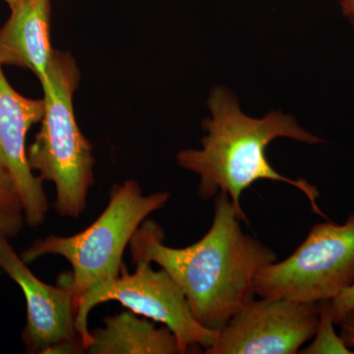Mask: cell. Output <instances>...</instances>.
<instances>
[{
	"instance_id": "obj_1",
	"label": "cell",
	"mask_w": 354,
	"mask_h": 354,
	"mask_svg": "<svg viewBox=\"0 0 354 354\" xmlns=\"http://www.w3.org/2000/svg\"><path fill=\"white\" fill-rule=\"evenodd\" d=\"M241 221L228 195L218 192L213 223L199 241L184 248L165 245L162 227L146 220L130 241L132 261L157 263L169 272L198 322L221 332L255 298L260 270L278 259L272 249L242 232Z\"/></svg>"
},
{
	"instance_id": "obj_2",
	"label": "cell",
	"mask_w": 354,
	"mask_h": 354,
	"mask_svg": "<svg viewBox=\"0 0 354 354\" xmlns=\"http://www.w3.org/2000/svg\"><path fill=\"white\" fill-rule=\"evenodd\" d=\"M212 118L203 121L208 134L201 140V150H183L177 162L184 169L195 172L201 179L198 195L211 199L218 192L228 195L242 221H247L241 197L256 181H281L301 191L308 198L312 209L328 220L319 208V191L304 179H290L279 174L266 156V149L276 138L285 137L309 145L323 140L298 125L291 115L272 111L263 118H249L242 113L236 97L230 90L216 87L208 100Z\"/></svg>"
},
{
	"instance_id": "obj_3",
	"label": "cell",
	"mask_w": 354,
	"mask_h": 354,
	"mask_svg": "<svg viewBox=\"0 0 354 354\" xmlns=\"http://www.w3.org/2000/svg\"><path fill=\"white\" fill-rule=\"evenodd\" d=\"M80 71L67 51L55 50L50 82L41 86L44 113L35 141L27 149L28 162L43 180L55 183V208L64 218H79L87 207L94 184L93 146L77 123L73 95Z\"/></svg>"
},
{
	"instance_id": "obj_4",
	"label": "cell",
	"mask_w": 354,
	"mask_h": 354,
	"mask_svg": "<svg viewBox=\"0 0 354 354\" xmlns=\"http://www.w3.org/2000/svg\"><path fill=\"white\" fill-rule=\"evenodd\" d=\"M169 192L144 195L136 181L115 184L108 206L83 232L71 236L48 235L37 239L21 254L26 264L44 256H62L72 267L75 307L88 290L120 274L123 254L133 235L151 214L167 204Z\"/></svg>"
},
{
	"instance_id": "obj_5",
	"label": "cell",
	"mask_w": 354,
	"mask_h": 354,
	"mask_svg": "<svg viewBox=\"0 0 354 354\" xmlns=\"http://www.w3.org/2000/svg\"><path fill=\"white\" fill-rule=\"evenodd\" d=\"M353 285L354 214L342 225H314L290 257L260 270L254 290L260 297L318 304Z\"/></svg>"
},
{
	"instance_id": "obj_6",
	"label": "cell",
	"mask_w": 354,
	"mask_h": 354,
	"mask_svg": "<svg viewBox=\"0 0 354 354\" xmlns=\"http://www.w3.org/2000/svg\"><path fill=\"white\" fill-rule=\"evenodd\" d=\"M136 270L131 274L125 264L113 281L88 290L77 307V328L86 351L90 344L88 317L93 308L108 301L120 302L125 308L153 322L164 324L178 341L180 353L191 349L213 346L218 341V330L203 327L193 316L183 291L165 269L156 271L152 263L134 262Z\"/></svg>"
},
{
	"instance_id": "obj_7",
	"label": "cell",
	"mask_w": 354,
	"mask_h": 354,
	"mask_svg": "<svg viewBox=\"0 0 354 354\" xmlns=\"http://www.w3.org/2000/svg\"><path fill=\"white\" fill-rule=\"evenodd\" d=\"M0 269L24 293L27 323L22 332V341L26 353H85V346L77 328L71 272L60 274L57 286L44 283L32 274L6 237H0Z\"/></svg>"
},
{
	"instance_id": "obj_8",
	"label": "cell",
	"mask_w": 354,
	"mask_h": 354,
	"mask_svg": "<svg viewBox=\"0 0 354 354\" xmlns=\"http://www.w3.org/2000/svg\"><path fill=\"white\" fill-rule=\"evenodd\" d=\"M320 302L254 298L221 330L207 354H295L315 335Z\"/></svg>"
},
{
	"instance_id": "obj_9",
	"label": "cell",
	"mask_w": 354,
	"mask_h": 354,
	"mask_svg": "<svg viewBox=\"0 0 354 354\" xmlns=\"http://www.w3.org/2000/svg\"><path fill=\"white\" fill-rule=\"evenodd\" d=\"M0 64V167L12 179L25 223L38 227L50 209L44 180L30 167L26 137L30 128L41 122L44 99H30L10 85Z\"/></svg>"
},
{
	"instance_id": "obj_10",
	"label": "cell",
	"mask_w": 354,
	"mask_h": 354,
	"mask_svg": "<svg viewBox=\"0 0 354 354\" xmlns=\"http://www.w3.org/2000/svg\"><path fill=\"white\" fill-rule=\"evenodd\" d=\"M50 17V0H23L10 7V16L0 28V64L30 70L41 86L50 82L55 53Z\"/></svg>"
},
{
	"instance_id": "obj_11",
	"label": "cell",
	"mask_w": 354,
	"mask_h": 354,
	"mask_svg": "<svg viewBox=\"0 0 354 354\" xmlns=\"http://www.w3.org/2000/svg\"><path fill=\"white\" fill-rule=\"evenodd\" d=\"M91 354H179L178 341L167 327L157 328L132 311L106 317L104 327L91 332Z\"/></svg>"
},
{
	"instance_id": "obj_12",
	"label": "cell",
	"mask_w": 354,
	"mask_h": 354,
	"mask_svg": "<svg viewBox=\"0 0 354 354\" xmlns=\"http://www.w3.org/2000/svg\"><path fill=\"white\" fill-rule=\"evenodd\" d=\"M334 320L330 310V300L320 302V316L314 341L300 353H346L353 354L334 329Z\"/></svg>"
},
{
	"instance_id": "obj_13",
	"label": "cell",
	"mask_w": 354,
	"mask_h": 354,
	"mask_svg": "<svg viewBox=\"0 0 354 354\" xmlns=\"http://www.w3.org/2000/svg\"><path fill=\"white\" fill-rule=\"evenodd\" d=\"M0 208L22 213V206L12 179L0 167Z\"/></svg>"
},
{
	"instance_id": "obj_14",
	"label": "cell",
	"mask_w": 354,
	"mask_h": 354,
	"mask_svg": "<svg viewBox=\"0 0 354 354\" xmlns=\"http://www.w3.org/2000/svg\"><path fill=\"white\" fill-rule=\"evenodd\" d=\"M24 221L22 213L0 208V237L11 239L16 236L22 230Z\"/></svg>"
},
{
	"instance_id": "obj_15",
	"label": "cell",
	"mask_w": 354,
	"mask_h": 354,
	"mask_svg": "<svg viewBox=\"0 0 354 354\" xmlns=\"http://www.w3.org/2000/svg\"><path fill=\"white\" fill-rule=\"evenodd\" d=\"M354 308V285L342 291L341 295L330 300V310L335 324L341 321L342 317Z\"/></svg>"
},
{
	"instance_id": "obj_16",
	"label": "cell",
	"mask_w": 354,
	"mask_h": 354,
	"mask_svg": "<svg viewBox=\"0 0 354 354\" xmlns=\"http://www.w3.org/2000/svg\"><path fill=\"white\" fill-rule=\"evenodd\" d=\"M337 325L341 327L342 341L348 348H354V308L342 317Z\"/></svg>"
},
{
	"instance_id": "obj_17",
	"label": "cell",
	"mask_w": 354,
	"mask_h": 354,
	"mask_svg": "<svg viewBox=\"0 0 354 354\" xmlns=\"http://www.w3.org/2000/svg\"><path fill=\"white\" fill-rule=\"evenodd\" d=\"M342 14L346 16L354 26V0H339Z\"/></svg>"
},
{
	"instance_id": "obj_18",
	"label": "cell",
	"mask_w": 354,
	"mask_h": 354,
	"mask_svg": "<svg viewBox=\"0 0 354 354\" xmlns=\"http://www.w3.org/2000/svg\"><path fill=\"white\" fill-rule=\"evenodd\" d=\"M2 1L8 4L9 8H10V7L16 6V4L19 3V2L23 1V0H2Z\"/></svg>"
}]
</instances>
